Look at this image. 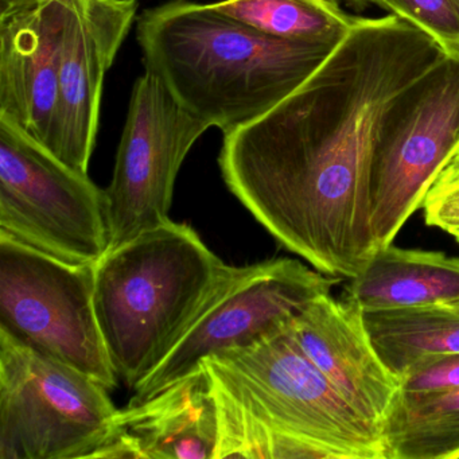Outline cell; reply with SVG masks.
<instances>
[{
  "instance_id": "obj_1",
  "label": "cell",
  "mask_w": 459,
  "mask_h": 459,
  "mask_svg": "<svg viewBox=\"0 0 459 459\" xmlns=\"http://www.w3.org/2000/svg\"><path fill=\"white\" fill-rule=\"evenodd\" d=\"M446 56L397 15L356 17L291 95L224 134L225 185L281 247L321 273L354 278L377 249L369 176L381 123Z\"/></svg>"
},
{
  "instance_id": "obj_2",
  "label": "cell",
  "mask_w": 459,
  "mask_h": 459,
  "mask_svg": "<svg viewBox=\"0 0 459 459\" xmlns=\"http://www.w3.org/2000/svg\"><path fill=\"white\" fill-rule=\"evenodd\" d=\"M290 322L201 362L216 404L214 459H385L380 427L306 356Z\"/></svg>"
},
{
  "instance_id": "obj_3",
  "label": "cell",
  "mask_w": 459,
  "mask_h": 459,
  "mask_svg": "<svg viewBox=\"0 0 459 459\" xmlns=\"http://www.w3.org/2000/svg\"><path fill=\"white\" fill-rule=\"evenodd\" d=\"M144 71L222 134L254 122L299 88L338 44L268 36L212 4L170 0L136 23Z\"/></svg>"
},
{
  "instance_id": "obj_4",
  "label": "cell",
  "mask_w": 459,
  "mask_h": 459,
  "mask_svg": "<svg viewBox=\"0 0 459 459\" xmlns=\"http://www.w3.org/2000/svg\"><path fill=\"white\" fill-rule=\"evenodd\" d=\"M225 263L192 227L166 221L95 265V310L117 378L134 391L203 305Z\"/></svg>"
},
{
  "instance_id": "obj_5",
  "label": "cell",
  "mask_w": 459,
  "mask_h": 459,
  "mask_svg": "<svg viewBox=\"0 0 459 459\" xmlns=\"http://www.w3.org/2000/svg\"><path fill=\"white\" fill-rule=\"evenodd\" d=\"M117 411L103 384L0 327V459L93 458Z\"/></svg>"
},
{
  "instance_id": "obj_6",
  "label": "cell",
  "mask_w": 459,
  "mask_h": 459,
  "mask_svg": "<svg viewBox=\"0 0 459 459\" xmlns=\"http://www.w3.org/2000/svg\"><path fill=\"white\" fill-rule=\"evenodd\" d=\"M0 236L74 264L109 249L106 190L0 117Z\"/></svg>"
},
{
  "instance_id": "obj_7",
  "label": "cell",
  "mask_w": 459,
  "mask_h": 459,
  "mask_svg": "<svg viewBox=\"0 0 459 459\" xmlns=\"http://www.w3.org/2000/svg\"><path fill=\"white\" fill-rule=\"evenodd\" d=\"M291 257L244 267L225 264L213 289L162 361L134 389L141 403L192 375L211 356L243 348L275 332L311 300L340 283Z\"/></svg>"
},
{
  "instance_id": "obj_8",
  "label": "cell",
  "mask_w": 459,
  "mask_h": 459,
  "mask_svg": "<svg viewBox=\"0 0 459 459\" xmlns=\"http://www.w3.org/2000/svg\"><path fill=\"white\" fill-rule=\"evenodd\" d=\"M459 149V52L408 88L386 112L369 176L376 247L389 246Z\"/></svg>"
},
{
  "instance_id": "obj_9",
  "label": "cell",
  "mask_w": 459,
  "mask_h": 459,
  "mask_svg": "<svg viewBox=\"0 0 459 459\" xmlns=\"http://www.w3.org/2000/svg\"><path fill=\"white\" fill-rule=\"evenodd\" d=\"M95 265L0 236V327L112 391L119 378L96 316Z\"/></svg>"
},
{
  "instance_id": "obj_10",
  "label": "cell",
  "mask_w": 459,
  "mask_h": 459,
  "mask_svg": "<svg viewBox=\"0 0 459 459\" xmlns=\"http://www.w3.org/2000/svg\"><path fill=\"white\" fill-rule=\"evenodd\" d=\"M144 71L134 84L115 160L108 203L109 249L169 221L185 158L209 130Z\"/></svg>"
},
{
  "instance_id": "obj_11",
  "label": "cell",
  "mask_w": 459,
  "mask_h": 459,
  "mask_svg": "<svg viewBox=\"0 0 459 459\" xmlns=\"http://www.w3.org/2000/svg\"><path fill=\"white\" fill-rule=\"evenodd\" d=\"M138 13L136 0H74L61 48L58 99L48 150L88 174L104 79Z\"/></svg>"
},
{
  "instance_id": "obj_12",
  "label": "cell",
  "mask_w": 459,
  "mask_h": 459,
  "mask_svg": "<svg viewBox=\"0 0 459 459\" xmlns=\"http://www.w3.org/2000/svg\"><path fill=\"white\" fill-rule=\"evenodd\" d=\"M74 0H0V117L49 147Z\"/></svg>"
},
{
  "instance_id": "obj_13",
  "label": "cell",
  "mask_w": 459,
  "mask_h": 459,
  "mask_svg": "<svg viewBox=\"0 0 459 459\" xmlns=\"http://www.w3.org/2000/svg\"><path fill=\"white\" fill-rule=\"evenodd\" d=\"M290 324L306 356L364 418L383 429L400 381L373 346L364 311L346 298L321 295Z\"/></svg>"
},
{
  "instance_id": "obj_14",
  "label": "cell",
  "mask_w": 459,
  "mask_h": 459,
  "mask_svg": "<svg viewBox=\"0 0 459 459\" xmlns=\"http://www.w3.org/2000/svg\"><path fill=\"white\" fill-rule=\"evenodd\" d=\"M219 427L203 367L141 403L117 411L93 458L214 459Z\"/></svg>"
},
{
  "instance_id": "obj_15",
  "label": "cell",
  "mask_w": 459,
  "mask_h": 459,
  "mask_svg": "<svg viewBox=\"0 0 459 459\" xmlns=\"http://www.w3.org/2000/svg\"><path fill=\"white\" fill-rule=\"evenodd\" d=\"M349 281L343 298L362 311L450 305L459 300V257L389 244Z\"/></svg>"
},
{
  "instance_id": "obj_16",
  "label": "cell",
  "mask_w": 459,
  "mask_h": 459,
  "mask_svg": "<svg viewBox=\"0 0 459 459\" xmlns=\"http://www.w3.org/2000/svg\"><path fill=\"white\" fill-rule=\"evenodd\" d=\"M373 346L397 378L419 359L459 353V313L448 305L364 311Z\"/></svg>"
},
{
  "instance_id": "obj_17",
  "label": "cell",
  "mask_w": 459,
  "mask_h": 459,
  "mask_svg": "<svg viewBox=\"0 0 459 459\" xmlns=\"http://www.w3.org/2000/svg\"><path fill=\"white\" fill-rule=\"evenodd\" d=\"M381 429L385 459H458L459 389L397 394Z\"/></svg>"
},
{
  "instance_id": "obj_18",
  "label": "cell",
  "mask_w": 459,
  "mask_h": 459,
  "mask_svg": "<svg viewBox=\"0 0 459 459\" xmlns=\"http://www.w3.org/2000/svg\"><path fill=\"white\" fill-rule=\"evenodd\" d=\"M212 6L268 36L314 44H338L356 20L338 0H220Z\"/></svg>"
},
{
  "instance_id": "obj_19",
  "label": "cell",
  "mask_w": 459,
  "mask_h": 459,
  "mask_svg": "<svg viewBox=\"0 0 459 459\" xmlns=\"http://www.w3.org/2000/svg\"><path fill=\"white\" fill-rule=\"evenodd\" d=\"M383 6L429 34L446 52H459V0H383Z\"/></svg>"
},
{
  "instance_id": "obj_20",
  "label": "cell",
  "mask_w": 459,
  "mask_h": 459,
  "mask_svg": "<svg viewBox=\"0 0 459 459\" xmlns=\"http://www.w3.org/2000/svg\"><path fill=\"white\" fill-rule=\"evenodd\" d=\"M399 381V394L407 396L459 389V353L424 357L411 365Z\"/></svg>"
},
{
  "instance_id": "obj_21",
  "label": "cell",
  "mask_w": 459,
  "mask_h": 459,
  "mask_svg": "<svg viewBox=\"0 0 459 459\" xmlns=\"http://www.w3.org/2000/svg\"><path fill=\"white\" fill-rule=\"evenodd\" d=\"M421 208L429 227L448 235L459 232V168L446 166L424 197Z\"/></svg>"
},
{
  "instance_id": "obj_22",
  "label": "cell",
  "mask_w": 459,
  "mask_h": 459,
  "mask_svg": "<svg viewBox=\"0 0 459 459\" xmlns=\"http://www.w3.org/2000/svg\"><path fill=\"white\" fill-rule=\"evenodd\" d=\"M356 12H365V10L370 9V7H378L383 9V0H346Z\"/></svg>"
},
{
  "instance_id": "obj_23",
  "label": "cell",
  "mask_w": 459,
  "mask_h": 459,
  "mask_svg": "<svg viewBox=\"0 0 459 459\" xmlns=\"http://www.w3.org/2000/svg\"><path fill=\"white\" fill-rule=\"evenodd\" d=\"M450 166H455V168H459V149L456 150L455 154H454L453 160L448 163Z\"/></svg>"
},
{
  "instance_id": "obj_24",
  "label": "cell",
  "mask_w": 459,
  "mask_h": 459,
  "mask_svg": "<svg viewBox=\"0 0 459 459\" xmlns=\"http://www.w3.org/2000/svg\"><path fill=\"white\" fill-rule=\"evenodd\" d=\"M450 306L451 308H454V310L456 311V313H459V300L458 302H454V303H450Z\"/></svg>"
},
{
  "instance_id": "obj_25",
  "label": "cell",
  "mask_w": 459,
  "mask_h": 459,
  "mask_svg": "<svg viewBox=\"0 0 459 459\" xmlns=\"http://www.w3.org/2000/svg\"><path fill=\"white\" fill-rule=\"evenodd\" d=\"M454 238H455V240L458 241L459 243V232L455 233V235H454Z\"/></svg>"
},
{
  "instance_id": "obj_26",
  "label": "cell",
  "mask_w": 459,
  "mask_h": 459,
  "mask_svg": "<svg viewBox=\"0 0 459 459\" xmlns=\"http://www.w3.org/2000/svg\"><path fill=\"white\" fill-rule=\"evenodd\" d=\"M447 166H450V165H447ZM453 168H455V166H453Z\"/></svg>"
}]
</instances>
